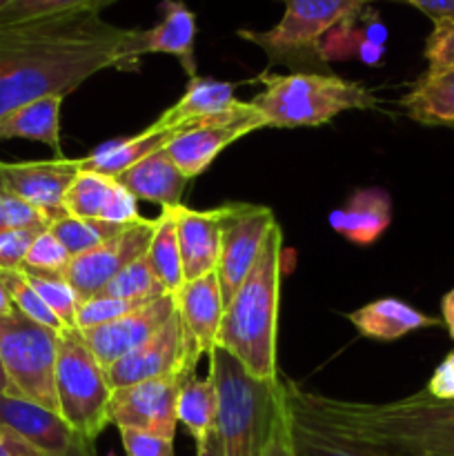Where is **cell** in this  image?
I'll return each instance as SVG.
<instances>
[{
	"instance_id": "cell-44",
	"label": "cell",
	"mask_w": 454,
	"mask_h": 456,
	"mask_svg": "<svg viewBox=\"0 0 454 456\" xmlns=\"http://www.w3.org/2000/svg\"><path fill=\"white\" fill-rule=\"evenodd\" d=\"M432 20H454V0H403Z\"/></svg>"
},
{
	"instance_id": "cell-39",
	"label": "cell",
	"mask_w": 454,
	"mask_h": 456,
	"mask_svg": "<svg viewBox=\"0 0 454 456\" xmlns=\"http://www.w3.org/2000/svg\"><path fill=\"white\" fill-rule=\"evenodd\" d=\"M427 74L454 69V20H436L426 43Z\"/></svg>"
},
{
	"instance_id": "cell-25",
	"label": "cell",
	"mask_w": 454,
	"mask_h": 456,
	"mask_svg": "<svg viewBox=\"0 0 454 456\" xmlns=\"http://www.w3.org/2000/svg\"><path fill=\"white\" fill-rule=\"evenodd\" d=\"M350 321L363 337L374 341H396L409 332L439 325V319L414 310L399 298H378L368 303L361 310L352 312Z\"/></svg>"
},
{
	"instance_id": "cell-26",
	"label": "cell",
	"mask_w": 454,
	"mask_h": 456,
	"mask_svg": "<svg viewBox=\"0 0 454 456\" xmlns=\"http://www.w3.org/2000/svg\"><path fill=\"white\" fill-rule=\"evenodd\" d=\"M181 134L185 132L182 129H176V132H160V129H154L150 125L145 132L136 134V136L116 138V141L101 145L96 151L80 159V169L107 174V176H118L125 169L141 163L142 159H147L154 151L165 150Z\"/></svg>"
},
{
	"instance_id": "cell-3",
	"label": "cell",
	"mask_w": 454,
	"mask_h": 456,
	"mask_svg": "<svg viewBox=\"0 0 454 456\" xmlns=\"http://www.w3.org/2000/svg\"><path fill=\"white\" fill-rule=\"evenodd\" d=\"M283 276V232L276 223L256 263L223 312L218 347L230 352L252 377L279 381L276 332Z\"/></svg>"
},
{
	"instance_id": "cell-23",
	"label": "cell",
	"mask_w": 454,
	"mask_h": 456,
	"mask_svg": "<svg viewBox=\"0 0 454 456\" xmlns=\"http://www.w3.org/2000/svg\"><path fill=\"white\" fill-rule=\"evenodd\" d=\"M160 20L145 29V53L178 58L185 74L196 76V13L182 0H160Z\"/></svg>"
},
{
	"instance_id": "cell-17",
	"label": "cell",
	"mask_w": 454,
	"mask_h": 456,
	"mask_svg": "<svg viewBox=\"0 0 454 456\" xmlns=\"http://www.w3.org/2000/svg\"><path fill=\"white\" fill-rule=\"evenodd\" d=\"M65 212L69 216L109 223H132L141 218L136 199L114 176L89 169H80L67 190Z\"/></svg>"
},
{
	"instance_id": "cell-14",
	"label": "cell",
	"mask_w": 454,
	"mask_h": 456,
	"mask_svg": "<svg viewBox=\"0 0 454 456\" xmlns=\"http://www.w3.org/2000/svg\"><path fill=\"white\" fill-rule=\"evenodd\" d=\"M0 428L13 432L38 456H96L93 441L61 414L20 396L0 395Z\"/></svg>"
},
{
	"instance_id": "cell-27",
	"label": "cell",
	"mask_w": 454,
	"mask_h": 456,
	"mask_svg": "<svg viewBox=\"0 0 454 456\" xmlns=\"http://www.w3.org/2000/svg\"><path fill=\"white\" fill-rule=\"evenodd\" d=\"M61 105L62 96H49L18 107L0 120V141L25 138L43 142L56 154V159H62L65 154L61 147Z\"/></svg>"
},
{
	"instance_id": "cell-45",
	"label": "cell",
	"mask_w": 454,
	"mask_h": 456,
	"mask_svg": "<svg viewBox=\"0 0 454 456\" xmlns=\"http://www.w3.org/2000/svg\"><path fill=\"white\" fill-rule=\"evenodd\" d=\"M361 18L365 20V27L361 29V34H363L365 40H369V43L374 45H381V47H385V40H387V29L385 25L381 22V18H378L377 12H372V9H363V13H361Z\"/></svg>"
},
{
	"instance_id": "cell-19",
	"label": "cell",
	"mask_w": 454,
	"mask_h": 456,
	"mask_svg": "<svg viewBox=\"0 0 454 456\" xmlns=\"http://www.w3.org/2000/svg\"><path fill=\"white\" fill-rule=\"evenodd\" d=\"M225 208L191 209L176 205L178 245H181L182 276L196 281L200 276L216 272L221 254V227Z\"/></svg>"
},
{
	"instance_id": "cell-34",
	"label": "cell",
	"mask_w": 454,
	"mask_h": 456,
	"mask_svg": "<svg viewBox=\"0 0 454 456\" xmlns=\"http://www.w3.org/2000/svg\"><path fill=\"white\" fill-rule=\"evenodd\" d=\"M102 294L114 298H123V301L150 303L169 292H165L163 285L158 283V279H156L154 272H151L150 261H147L145 254V256H141L138 261L129 263L123 272H118V274L105 285Z\"/></svg>"
},
{
	"instance_id": "cell-1",
	"label": "cell",
	"mask_w": 454,
	"mask_h": 456,
	"mask_svg": "<svg viewBox=\"0 0 454 456\" xmlns=\"http://www.w3.org/2000/svg\"><path fill=\"white\" fill-rule=\"evenodd\" d=\"M145 29H123L101 13H74L0 29V120L13 110L62 96L102 69L136 71Z\"/></svg>"
},
{
	"instance_id": "cell-29",
	"label": "cell",
	"mask_w": 454,
	"mask_h": 456,
	"mask_svg": "<svg viewBox=\"0 0 454 456\" xmlns=\"http://www.w3.org/2000/svg\"><path fill=\"white\" fill-rule=\"evenodd\" d=\"M218 414V396L214 387L212 377L199 379L190 377L185 386L178 392L176 401V419L187 435L196 441V445L203 444L214 430H216Z\"/></svg>"
},
{
	"instance_id": "cell-9",
	"label": "cell",
	"mask_w": 454,
	"mask_h": 456,
	"mask_svg": "<svg viewBox=\"0 0 454 456\" xmlns=\"http://www.w3.org/2000/svg\"><path fill=\"white\" fill-rule=\"evenodd\" d=\"M223 208L225 214H223L216 276L223 303L227 305L256 263L267 234L276 225V218L274 212L263 205L227 203Z\"/></svg>"
},
{
	"instance_id": "cell-4",
	"label": "cell",
	"mask_w": 454,
	"mask_h": 456,
	"mask_svg": "<svg viewBox=\"0 0 454 456\" xmlns=\"http://www.w3.org/2000/svg\"><path fill=\"white\" fill-rule=\"evenodd\" d=\"M209 377L218 396L216 436L223 456H263L285 408V379L252 377L221 347L209 354Z\"/></svg>"
},
{
	"instance_id": "cell-51",
	"label": "cell",
	"mask_w": 454,
	"mask_h": 456,
	"mask_svg": "<svg viewBox=\"0 0 454 456\" xmlns=\"http://www.w3.org/2000/svg\"><path fill=\"white\" fill-rule=\"evenodd\" d=\"M12 3H13V0H0V12H3V9L7 7V4H12Z\"/></svg>"
},
{
	"instance_id": "cell-18",
	"label": "cell",
	"mask_w": 454,
	"mask_h": 456,
	"mask_svg": "<svg viewBox=\"0 0 454 456\" xmlns=\"http://www.w3.org/2000/svg\"><path fill=\"white\" fill-rule=\"evenodd\" d=\"M174 298L185 334L196 343L200 354L209 356L218 347V332L225 312L216 272H209L196 281H187L174 294Z\"/></svg>"
},
{
	"instance_id": "cell-33",
	"label": "cell",
	"mask_w": 454,
	"mask_h": 456,
	"mask_svg": "<svg viewBox=\"0 0 454 456\" xmlns=\"http://www.w3.org/2000/svg\"><path fill=\"white\" fill-rule=\"evenodd\" d=\"M38 297L47 303L49 310L58 316L65 330H76V310H78V297L74 288L67 283L65 274L38 270H20Z\"/></svg>"
},
{
	"instance_id": "cell-12",
	"label": "cell",
	"mask_w": 454,
	"mask_h": 456,
	"mask_svg": "<svg viewBox=\"0 0 454 456\" xmlns=\"http://www.w3.org/2000/svg\"><path fill=\"white\" fill-rule=\"evenodd\" d=\"M261 127H267V125L263 116L254 110L252 102L236 101L227 111L209 116V118L200 120L196 127L174 138L165 147V151L191 181L203 174L227 145Z\"/></svg>"
},
{
	"instance_id": "cell-24",
	"label": "cell",
	"mask_w": 454,
	"mask_h": 456,
	"mask_svg": "<svg viewBox=\"0 0 454 456\" xmlns=\"http://www.w3.org/2000/svg\"><path fill=\"white\" fill-rule=\"evenodd\" d=\"M392 223V203L387 191L378 187L354 191L345 208L329 214V225L356 245H369Z\"/></svg>"
},
{
	"instance_id": "cell-2",
	"label": "cell",
	"mask_w": 454,
	"mask_h": 456,
	"mask_svg": "<svg viewBox=\"0 0 454 456\" xmlns=\"http://www.w3.org/2000/svg\"><path fill=\"white\" fill-rule=\"evenodd\" d=\"M303 403L368 456H454V403L417 392L390 403H359L296 386Z\"/></svg>"
},
{
	"instance_id": "cell-40",
	"label": "cell",
	"mask_w": 454,
	"mask_h": 456,
	"mask_svg": "<svg viewBox=\"0 0 454 456\" xmlns=\"http://www.w3.org/2000/svg\"><path fill=\"white\" fill-rule=\"evenodd\" d=\"M40 232L18 230L0 232V270H20L27 252Z\"/></svg>"
},
{
	"instance_id": "cell-7",
	"label": "cell",
	"mask_w": 454,
	"mask_h": 456,
	"mask_svg": "<svg viewBox=\"0 0 454 456\" xmlns=\"http://www.w3.org/2000/svg\"><path fill=\"white\" fill-rule=\"evenodd\" d=\"M109 379L101 361L93 356L78 330H65L58 337L56 396L58 412L74 430L96 441L109 426Z\"/></svg>"
},
{
	"instance_id": "cell-43",
	"label": "cell",
	"mask_w": 454,
	"mask_h": 456,
	"mask_svg": "<svg viewBox=\"0 0 454 456\" xmlns=\"http://www.w3.org/2000/svg\"><path fill=\"white\" fill-rule=\"evenodd\" d=\"M263 456H296L294 454V444H292V432H289V414H288V401H285L283 412L279 414L274 423V430H272L270 441L265 445V452Z\"/></svg>"
},
{
	"instance_id": "cell-21",
	"label": "cell",
	"mask_w": 454,
	"mask_h": 456,
	"mask_svg": "<svg viewBox=\"0 0 454 456\" xmlns=\"http://www.w3.org/2000/svg\"><path fill=\"white\" fill-rule=\"evenodd\" d=\"M285 401H288L289 432H292L296 456H368L347 436L316 417L301 401L296 383L285 379Z\"/></svg>"
},
{
	"instance_id": "cell-47",
	"label": "cell",
	"mask_w": 454,
	"mask_h": 456,
	"mask_svg": "<svg viewBox=\"0 0 454 456\" xmlns=\"http://www.w3.org/2000/svg\"><path fill=\"white\" fill-rule=\"evenodd\" d=\"M441 310H443V323L448 328L450 337L454 338V289H450L443 297V303H441Z\"/></svg>"
},
{
	"instance_id": "cell-42",
	"label": "cell",
	"mask_w": 454,
	"mask_h": 456,
	"mask_svg": "<svg viewBox=\"0 0 454 456\" xmlns=\"http://www.w3.org/2000/svg\"><path fill=\"white\" fill-rule=\"evenodd\" d=\"M426 390L434 399L452 401L454 403V352H450L443 363L434 370Z\"/></svg>"
},
{
	"instance_id": "cell-20",
	"label": "cell",
	"mask_w": 454,
	"mask_h": 456,
	"mask_svg": "<svg viewBox=\"0 0 454 456\" xmlns=\"http://www.w3.org/2000/svg\"><path fill=\"white\" fill-rule=\"evenodd\" d=\"M234 102V85L196 74L187 80L185 94L169 110H165L151 123V127L160 132H176V129L187 132L200 120L227 111Z\"/></svg>"
},
{
	"instance_id": "cell-8",
	"label": "cell",
	"mask_w": 454,
	"mask_h": 456,
	"mask_svg": "<svg viewBox=\"0 0 454 456\" xmlns=\"http://www.w3.org/2000/svg\"><path fill=\"white\" fill-rule=\"evenodd\" d=\"M58 337L61 332L27 319L18 310L0 316V359L12 381L13 396L53 412H58Z\"/></svg>"
},
{
	"instance_id": "cell-41",
	"label": "cell",
	"mask_w": 454,
	"mask_h": 456,
	"mask_svg": "<svg viewBox=\"0 0 454 456\" xmlns=\"http://www.w3.org/2000/svg\"><path fill=\"white\" fill-rule=\"evenodd\" d=\"M127 456H174V441L138 430H118Z\"/></svg>"
},
{
	"instance_id": "cell-35",
	"label": "cell",
	"mask_w": 454,
	"mask_h": 456,
	"mask_svg": "<svg viewBox=\"0 0 454 456\" xmlns=\"http://www.w3.org/2000/svg\"><path fill=\"white\" fill-rule=\"evenodd\" d=\"M0 274H3L4 285H7L9 294H12L13 305H16V310L20 314L36 321V323L45 325V328L53 330V332H65V325L49 310L47 303L38 297V292L31 288L29 281L25 279V274L20 270H0Z\"/></svg>"
},
{
	"instance_id": "cell-28",
	"label": "cell",
	"mask_w": 454,
	"mask_h": 456,
	"mask_svg": "<svg viewBox=\"0 0 454 456\" xmlns=\"http://www.w3.org/2000/svg\"><path fill=\"white\" fill-rule=\"evenodd\" d=\"M408 116L423 125H454V69L423 74L403 98Z\"/></svg>"
},
{
	"instance_id": "cell-38",
	"label": "cell",
	"mask_w": 454,
	"mask_h": 456,
	"mask_svg": "<svg viewBox=\"0 0 454 456\" xmlns=\"http://www.w3.org/2000/svg\"><path fill=\"white\" fill-rule=\"evenodd\" d=\"M52 221L25 203L18 196L9 194V191L0 190V232H18V230H36L45 232L49 230Z\"/></svg>"
},
{
	"instance_id": "cell-15",
	"label": "cell",
	"mask_w": 454,
	"mask_h": 456,
	"mask_svg": "<svg viewBox=\"0 0 454 456\" xmlns=\"http://www.w3.org/2000/svg\"><path fill=\"white\" fill-rule=\"evenodd\" d=\"M80 172V159L0 163V190L18 196L49 221L67 216L65 194Z\"/></svg>"
},
{
	"instance_id": "cell-11",
	"label": "cell",
	"mask_w": 454,
	"mask_h": 456,
	"mask_svg": "<svg viewBox=\"0 0 454 456\" xmlns=\"http://www.w3.org/2000/svg\"><path fill=\"white\" fill-rule=\"evenodd\" d=\"M194 374H167L114 390L109 421L118 430H138L172 439L176 435V401L185 381Z\"/></svg>"
},
{
	"instance_id": "cell-52",
	"label": "cell",
	"mask_w": 454,
	"mask_h": 456,
	"mask_svg": "<svg viewBox=\"0 0 454 456\" xmlns=\"http://www.w3.org/2000/svg\"><path fill=\"white\" fill-rule=\"evenodd\" d=\"M109 456H116V454H109Z\"/></svg>"
},
{
	"instance_id": "cell-32",
	"label": "cell",
	"mask_w": 454,
	"mask_h": 456,
	"mask_svg": "<svg viewBox=\"0 0 454 456\" xmlns=\"http://www.w3.org/2000/svg\"><path fill=\"white\" fill-rule=\"evenodd\" d=\"M134 223V221H132ZM129 223H109V221H93V218L78 216H62L49 225L52 234L62 243V248L69 252V256H80L98 245L107 243L109 239L118 236L120 232L127 230Z\"/></svg>"
},
{
	"instance_id": "cell-50",
	"label": "cell",
	"mask_w": 454,
	"mask_h": 456,
	"mask_svg": "<svg viewBox=\"0 0 454 456\" xmlns=\"http://www.w3.org/2000/svg\"><path fill=\"white\" fill-rule=\"evenodd\" d=\"M0 395H13V387H12V381H9L7 372H4V365H3V359H0Z\"/></svg>"
},
{
	"instance_id": "cell-13",
	"label": "cell",
	"mask_w": 454,
	"mask_h": 456,
	"mask_svg": "<svg viewBox=\"0 0 454 456\" xmlns=\"http://www.w3.org/2000/svg\"><path fill=\"white\" fill-rule=\"evenodd\" d=\"M156 227H158V218L141 216L107 243L71 258L65 270V279L74 288L78 301H87L101 294L118 272H123L129 263L145 256Z\"/></svg>"
},
{
	"instance_id": "cell-5",
	"label": "cell",
	"mask_w": 454,
	"mask_h": 456,
	"mask_svg": "<svg viewBox=\"0 0 454 456\" xmlns=\"http://www.w3.org/2000/svg\"><path fill=\"white\" fill-rule=\"evenodd\" d=\"M263 92L252 102L267 127H319L347 110H369L377 98L354 80L319 71L258 76Z\"/></svg>"
},
{
	"instance_id": "cell-48",
	"label": "cell",
	"mask_w": 454,
	"mask_h": 456,
	"mask_svg": "<svg viewBox=\"0 0 454 456\" xmlns=\"http://www.w3.org/2000/svg\"><path fill=\"white\" fill-rule=\"evenodd\" d=\"M196 456H223L221 452V444H218V436L216 430L203 441V444L196 445Z\"/></svg>"
},
{
	"instance_id": "cell-22",
	"label": "cell",
	"mask_w": 454,
	"mask_h": 456,
	"mask_svg": "<svg viewBox=\"0 0 454 456\" xmlns=\"http://www.w3.org/2000/svg\"><path fill=\"white\" fill-rule=\"evenodd\" d=\"M114 178L136 200H150L158 203L160 208L181 205L182 191L190 183V178L178 169L165 150L154 151Z\"/></svg>"
},
{
	"instance_id": "cell-37",
	"label": "cell",
	"mask_w": 454,
	"mask_h": 456,
	"mask_svg": "<svg viewBox=\"0 0 454 456\" xmlns=\"http://www.w3.org/2000/svg\"><path fill=\"white\" fill-rule=\"evenodd\" d=\"M69 263H71L69 252L62 248V243L52 234V230H45L34 239V243H31L20 270H38V272H56V274H65Z\"/></svg>"
},
{
	"instance_id": "cell-49",
	"label": "cell",
	"mask_w": 454,
	"mask_h": 456,
	"mask_svg": "<svg viewBox=\"0 0 454 456\" xmlns=\"http://www.w3.org/2000/svg\"><path fill=\"white\" fill-rule=\"evenodd\" d=\"M13 310H16V305H13V301H12V294H9L7 285H4V281H3V274H0V316H4V314H12Z\"/></svg>"
},
{
	"instance_id": "cell-10",
	"label": "cell",
	"mask_w": 454,
	"mask_h": 456,
	"mask_svg": "<svg viewBox=\"0 0 454 456\" xmlns=\"http://www.w3.org/2000/svg\"><path fill=\"white\" fill-rule=\"evenodd\" d=\"M200 356L203 354L185 334L178 314H174L150 341L111 363L107 368V379L111 390H120L167 374H196Z\"/></svg>"
},
{
	"instance_id": "cell-36",
	"label": "cell",
	"mask_w": 454,
	"mask_h": 456,
	"mask_svg": "<svg viewBox=\"0 0 454 456\" xmlns=\"http://www.w3.org/2000/svg\"><path fill=\"white\" fill-rule=\"evenodd\" d=\"M142 305H145L142 301H123V298L107 297V294L101 292L96 297L87 298V301L78 303V310H76V330H89L111 323V321L120 319V316L129 314V312L138 310Z\"/></svg>"
},
{
	"instance_id": "cell-46",
	"label": "cell",
	"mask_w": 454,
	"mask_h": 456,
	"mask_svg": "<svg viewBox=\"0 0 454 456\" xmlns=\"http://www.w3.org/2000/svg\"><path fill=\"white\" fill-rule=\"evenodd\" d=\"M0 456H38L13 432L0 428Z\"/></svg>"
},
{
	"instance_id": "cell-6",
	"label": "cell",
	"mask_w": 454,
	"mask_h": 456,
	"mask_svg": "<svg viewBox=\"0 0 454 456\" xmlns=\"http://www.w3.org/2000/svg\"><path fill=\"white\" fill-rule=\"evenodd\" d=\"M374 0H285V13L267 31L239 29V36L267 53L270 65L292 69H325L320 45L341 22L359 16ZM328 74V71H319Z\"/></svg>"
},
{
	"instance_id": "cell-16",
	"label": "cell",
	"mask_w": 454,
	"mask_h": 456,
	"mask_svg": "<svg viewBox=\"0 0 454 456\" xmlns=\"http://www.w3.org/2000/svg\"><path fill=\"white\" fill-rule=\"evenodd\" d=\"M174 314H176V298L174 294H163L111 323L78 330V332L93 356L107 370L111 363L150 341Z\"/></svg>"
},
{
	"instance_id": "cell-31",
	"label": "cell",
	"mask_w": 454,
	"mask_h": 456,
	"mask_svg": "<svg viewBox=\"0 0 454 456\" xmlns=\"http://www.w3.org/2000/svg\"><path fill=\"white\" fill-rule=\"evenodd\" d=\"M111 3L116 0H13L0 12V29L74 13H101Z\"/></svg>"
},
{
	"instance_id": "cell-30",
	"label": "cell",
	"mask_w": 454,
	"mask_h": 456,
	"mask_svg": "<svg viewBox=\"0 0 454 456\" xmlns=\"http://www.w3.org/2000/svg\"><path fill=\"white\" fill-rule=\"evenodd\" d=\"M147 261L165 292L176 294L185 285L181 245H178L176 208H163V212L158 214V227L151 236Z\"/></svg>"
}]
</instances>
